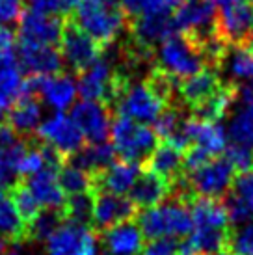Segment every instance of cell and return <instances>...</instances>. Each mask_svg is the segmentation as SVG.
I'll return each mask as SVG.
<instances>
[{
    "mask_svg": "<svg viewBox=\"0 0 253 255\" xmlns=\"http://www.w3.org/2000/svg\"><path fill=\"white\" fill-rule=\"evenodd\" d=\"M239 97L242 99V103L253 105V78L244 82L242 86H239Z\"/></svg>",
    "mask_w": 253,
    "mask_h": 255,
    "instance_id": "45",
    "label": "cell"
},
{
    "mask_svg": "<svg viewBox=\"0 0 253 255\" xmlns=\"http://www.w3.org/2000/svg\"><path fill=\"white\" fill-rule=\"evenodd\" d=\"M17 43V34L9 26H0V54L13 52V47Z\"/></svg>",
    "mask_w": 253,
    "mask_h": 255,
    "instance_id": "43",
    "label": "cell"
},
{
    "mask_svg": "<svg viewBox=\"0 0 253 255\" xmlns=\"http://www.w3.org/2000/svg\"><path fill=\"white\" fill-rule=\"evenodd\" d=\"M233 194L246 203L253 213V171L252 173H240L235 177L233 183Z\"/></svg>",
    "mask_w": 253,
    "mask_h": 255,
    "instance_id": "42",
    "label": "cell"
},
{
    "mask_svg": "<svg viewBox=\"0 0 253 255\" xmlns=\"http://www.w3.org/2000/svg\"><path fill=\"white\" fill-rule=\"evenodd\" d=\"M220 80L224 84L248 82L253 78V52L248 45H227L216 65Z\"/></svg>",
    "mask_w": 253,
    "mask_h": 255,
    "instance_id": "17",
    "label": "cell"
},
{
    "mask_svg": "<svg viewBox=\"0 0 253 255\" xmlns=\"http://www.w3.org/2000/svg\"><path fill=\"white\" fill-rule=\"evenodd\" d=\"M24 0H0V26H9L21 21Z\"/></svg>",
    "mask_w": 253,
    "mask_h": 255,
    "instance_id": "40",
    "label": "cell"
},
{
    "mask_svg": "<svg viewBox=\"0 0 253 255\" xmlns=\"http://www.w3.org/2000/svg\"><path fill=\"white\" fill-rule=\"evenodd\" d=\"M110 134L116 155L121 156V160L125 162H134L140 166L147 162V158L158 145V138L153 128L121 116L112 121Z\"/></svg>",
    "mask_w": 253,
    "mask_h": 255,
    "instance_id": "3",
    "label": "cell"
},
{
    "mask_svg": "<svg viewBox=\"0 0 253 255\" xmlns=\"http://www.w3.org/2000/svg\"><path fill=\"white\" fill-rule=\"evenodd\" d=\"M224 84L220 80L216 69L207 67L203 71H199L197 75L184 80H179V97L184 105H188L190 108L201 105L205 99H209L212 93L218 92V88Z\"/></svg>",
    "mask_w": 253,
    "mask_h": 255,
    "instance_id": "22",
    "label": "cell"
},
{
    "mask_svg": "<svg viewBox=\"0 0 253 255\" xmlns=\"http://www.w3.org/2000/svg\"><path fill=\"white\" fill-rule=\"evenodd\" d=\"M69 19L103 50L120 39L130 21L120 0H80Z\"/></svg>",
    "mask_w": 253,
    "mask_h": 255,
    "instance_id": "1",
    "label": "cell"
},
{
    "mask_svg": "<svg viewBox=\"0 0 253 255\" xmlns=\"http://www.w3.org/2000/svg\"><path fill=\"white\" fill-rule=\"evenodd\" d=\"M103 244L110 255H140L143 248V233L136 220H128L125 224L108 229L101 235Z\"/></svg>",
    "mask_w": 253,
    "mask_h": 255,
    "instance_id": "20",
    "label": "cell"
},
{
    "mask_svg": "<svg viewBox=\"0 0 253 255\" xmlns=\"http://www.w3.org/2000/svg\"><path fill=\"white\" fill-rule=\"evenodd\" d=\"M110 116L112 112L105 105L95 101H82L73 107L69 118L75 121L84 140L92 143H105L112 127Z\"/></svg>",
    "mask_w": 253,
    "mask_h": 255,
    "instance_id": "14",
    "label": "cell"
},
{
    "mask_svg": "<svg viewBox=\"0 0 253 255\" xmlns=\"http://www.w3.org/2000/svg\"><path fill=\"white\" fill-rule=\"evenodd\" d=\"M184 153L169 142H158L153 155L147 158V162L141 168L156 173L158 177L166 179L169 184L184 175Z\"/></svg>",
    "mask_w": 253,
    "mask_h": 255,
    "instance_id": "21",
    "label": "cell"
},
{
    "mask_svg": "<svg viewBox=\"0 0 253 255\" xmlns=\"http://www.w3.org/2000/svg\"><path fill=\"white\" fill-rule=\"evenodd\" d=\"M58 171L52 170H41L28 179H22L24 184L28 186L30 194L34 196L39 207L45 209H58L62 211L63 203H65V194L60 188L58 183Z\"/></svg>",
    "mask_w": 253,
    "mask_h": 255,
    "instance_id": "23",
    "label": "cell"
},
{
    "mask_svg": "<svg viewBox=\"0 0 253 255\" xmlns=\"http://www.w3.org/2000/svg\"><path fill=\"white\" fill-rule=\"evenodd\" d=\"M225 158L231 162L237 173H252L253 171V149L231 143L225 149Z\"/></svg>",
    "mask_w": 253,
    "mask_h": 255,
    "instance_id": "37",
    "label": "cell"
},
{
    "mask_svg": "<svg viewBox=\"0 0 253 255\" xmlns=\"http://www.w3.org/2000/svg\"><path fill=\"white\" fill-rule=\"evenodd\" d=\"M141 166L134 162H114L108 170L101 171L97 175H92V190L95 192H108L116 196L128 194L136 179L140 177Z\"/></svg>",
    "mask_w": 253,
    "mask_h": 255,
    "instance_id": "18",
    "label": "cell"
},
{
    "mask_svg": "<svg viewBox=\"0 0 253 255\" xmlns=\"http://www.w3.org/2000/svg\"><path fill=\"white\" fill-rule=\"evenodd\" d=\"M229 252L233 255H253V222L242 226L239 231L233 229Z\"/></svg>",
    "mask_w": 253,
    "mask_h": 255,
    "instance_id": "39",
    "label": "cell"
},
{
    "mask_svg": "<svg viewBox=\"0 0 253 255\" xmlns=\"http://www.w3.org/2000/svg\"><path fill=\"white\" fill-rule=\"evenodd\" d=\"M58 183L63 194L73 196V194H82V192L92 190V175H88L86 171L78 170L71 164H63L58 170Z\"/></svg>",
    "mask_w": 253,
    "mask_h": 255,
    "instance_id": "33",
    "label": "cell"
},
{
    "mask_svg": "<svg viewBox=\"0 0 253 255\" xmlns=\"http://www.w3.org/2000/svg\"><path fill=\"white\" fill-rule=\"evenodd\" d=\"M58 50L62 54L63 65H67L69 73H78V75L95 64L103 54V49L92 37L86 36L69 17H65V22H63V32Z\"/></svg>",
    "mask_w": 253,
    "mask_h": 255,
    "instance_id": "7",
    "label": "cell"
},
{
    "mask_svg": "<svg viewBox=\"0 0 253 255\" xmlns=\"http://www.w3.org/2000/svg\"><path fill=\"white\" fill-rule=\"evenodd\" d=\"M136 224L149 241L156 239H177L194 231V222L188 205L175 198H168L160 205L141 211L136 216Z\"/></svg>",
    "mask_w": 253,
    "mask_h": 255,
    "instance_id": "2",
    "label": "cell"
},
{
    "mask_svg": "<svg viewBox=\"0 0 253 255\" xmlns=\"http://www.w3.org/2000/svg\"><path fill=\"white\" fill-rule=\"evenodd\" d=\"M237 99H239V86L222 84L218 92L212 93L201 105L192 108V116L196 120L207 121V123H218L222 118L227 116Z\"/></svg>",
    "mask_w": 253,
    "mask_h": 255,
    "instance_id": "25",
    "label": "cell"
},
{
    "mask_svg": "<svg viewBox=\"0 0 253 255\" xmlns=\"http://www.w3.org/2000/svg\"><path fill=\"white\" fill-rule=\"evenodd\" d=\"M0 255H19V254H17V250L11 244H6V242L0 241Z\"/></svg>",
    "mask_w": 253,
    "mask_h": 255,
    "instance_id": "46",
    "label": "cell"
},
{
    "mask_svg": "<svg viewBox=\"0 0 253 255\" xmlns=\"http://www.w3.org/2000/svg\"><path fill=\"white\" fill-rule=\"evenodd\" d=\"M224 205H225V211H227V216H229V224L246 226V224H250V220L253 218L252 209L240 198H237L235 194H227L225 196Z\"/></svg>",
    "mask_w": 253,
    "mask_h": 255,
    "instance_id": "38",
    "label": "cell"
},
{
    "mask_svg": "<svg viewBox=\"0 0 253 255\" xmlns=\"http://www.w3.org/2000/svg\"><path fill=\"white\" fill-rule=\"evenodd\" d=\"M63 214L58 209L39 211V214L28 224V241H49L50 235L63 226Z\"/></svg>",
    "mask_w": 253,
    "mask_h": 255,
    "instance_id": "32",
    "label": "cell"
},
{
    "mask_svg": "<svg viewBox=\"0 0 253 255\" xmlns=\"http://www.w3.org/2000/svg\"><path fill=\"white\" fill-rule=\"evenodd\" d=\"M179 2H184V0H179Z\"/></svg>",
    "mask_w": 253,
    "mask_h": 255,
    "instance_id": "49",
    "label": "cell"
},
{
    "mask_svg": "<svg viewBox=\"0 0 253 255\" xmlns=\"http://www.w3.org/2000/svg\"><path fill=\"white\" fill-rule=\"evenodd\" d=\"M164 108L166 107L156 99L155 93L145 86V82H132L118 101L114 112H118L121 118H128L141 125H147L155 123Z\"/></svg>",
    "mask_w": 253,
    "mask_h": 255,
    "instance_id": "10",
    "label": "cell"
},
{
    "mask_svg": "<svg viewBox=\"0 0 253 255\" xmlns=\"http://www.w3.org/2000/svg\"><path fill=\"white\" fill-rule=\"evenodd\" d=\"M227 138H231V143L253 149V105L242 103L235 108L227 125Z\"/></svg>",
    "mask_w": 253,
    "mask_h": 255,
    "instance_id": "29",
    "label": "cell"
},
{
    "mask_svg": "<svg viewBox=\"0 0 253 255\" xmlns=\"http://www.w3.org/2000/svg\"><path fill=\"white\" fill-rule=\"evenodd\" d=\"M128 19H136L141 15L171 13V9L179 6V0H120Z\"/></svg>",
    "mask_w": 253,
    "mask_h": 255,
    "instance_id": "34",
    "label": "cell"
},
{
    "mask_svg": "<svg viewBox=\"0 0 253 255\" xmlns=\"http://www.w3.org/2000/svg\"><path fill=\"white\" fill-rule=\"evenodd\" d=\"M209 2H212L216 7H222V6H225V4H231L233 0H209Z\"/></svg>",
    "mask_w": 253,
    "mask_h": 255,
    "instance_id": "47",
    "label": "cell"
},
{
    "mask_svg": "<svg viewBox=\"0 0 253 255\" xmlns=\"http://www.w3.org/2000/svg\"><path fill=\"white\" fill-rule=\"evenodd\" d=\"M80 0H28L30 11L45 15H56V17H69Z\"/></svg>",
    "mask_w": 253,
    "mask_h": 255,
    "instance_id": "36",
    "label": "cell"
},
{
    "mask_svg": "<svg viewBox=\"0 0 253 255\" xmlns=\"http://www.w3.org/2000/svg\"><path fill=\"white\" fill-rule=\"evenodd\" d=\"M17 142H19V138H17L13 130L7 127L6 123H0V151L11 147Z\"/></svg>",
    "mask_w": 253,
    "mask_h": 255,
    "instance_id": "44",
    "label": "cell"
},
{
    "mask_svg": "<svg viewBox=\"0 0 253 255\" xmlns=\"http://www.w3.org/2000/svg\"><path fill=\"white\" fill-rule=\"evenodd\" d=\"M156 65L175 78H190L207 69V62L199 47L179 32L158 45Z\"/></svg>",
    "mask_w": 253,
    "mask_h": 255,
    "instance_id": "4",
    "label": "cell"
},
{
    "mask_svg": "<svg viewBox=\"0 0 253 255\" xmlns=\"http://www.w3.org/2000/svg\"><path fill=\"white\" fill-rule=\"evenodd\" d=\"M169 198V183L166 179L158 177L156 173L141 168L140 177L136 179L132 188L128 192V199L138 211H147L151 207L160 205L162 201Z\"/></svg>",
    "mask_w": 253,
    "mask_h": 255,
    "instance_id": "19",
    "label": "cell"
},
{
    "mask_svg": "<svg viewBox=\"0 0 253 255\" xmlns=\"http://www.w3.org/2000/svg\"><path fill=\"white\" fill-rule=\"evenodd\" d=\"M140 255H179L177 239H156L143 244Z\"/></svg>",
    "mask_w": 253,
    "mask_h": 255,
    "instance_id": "41",
    "label": "cell"
},
{
    "mask_svg": "<svg viewBox=\"0 0 253 255\" xmlns=\"http://www.w3.org/2000/svg\"><path fill=\"white\" fill-rule=\"evenodd\" d=\"M63 220L67 224H77L92 229L93 220V192H82V194H73L65 198L62 209Z\"/></svg>",
    "mask_w": 253,
    "mask_h": 255,
    "instance_id": "30",
    "label": "cell"
},
{
    "mask_svg": "<svg viewBox=\"0 0 253 255\" xmlns=\"http://www.w3.org/2000/svg\"><path fill=\"white\" fill-rule=\"evenodd\" d=\"M214 255H233L231 252H220V254H214Z\"/></svg>",
    "mask_w": 253,
    "mask_h": 255,
    "instance_id": "48",
    "label": "cell"
},
{
    "mask_svg": "<svg viewBox=\"0 0 253 255\" xmlns=\"http://www.w3.org/2000/svg\"><path fill=\"white\" fill-rule=\"evenodd\" d=\"M7 127L13 130L17 136H28L37 132V127L41 125V105L37 99H22L13 103L6 116Z\"/></svg>",
    "mask_w": 253,
    "mask_h": 255,
    "instance_id": "27",
    "label": "cell"
},
{
    "mask_svg": "<svg viewBox=\"0 0 253 255\" xmlns=\"http://www.w3.org/2000/svg\"><path fill=\"white\" fill-rule=\"evenodd\" d=\"M19 67L28 77H52L63 67V60L58 47L45 45H21L19 43Z\"/></svg>",
    "mask_w": 253,
    "mask_h": 255,
    "instance_id": "16",
    "label": "cell"
},
{
    "mask_svg": "<svg viewBox=\"0 0 253 255\" xmlns=\"http://www.w3.org/2000/svg\"><path fill=\"white\" fill-rule=\"evenodd\" d=\"M194 198L224 199L233 188L237 171L225 156H216L197 170L184 173Z\"/></svg>",
    "mask_w": 253,
    "mask_h": 255,
    "instance_id": "5",
    "label": "cell"
},
{
    "mask_svg": "<svg viewBox=\"0 0 253 255\" xmlns=\"http://www.w3.org/2000/svg\"><path fill=\"white\" fill-rule=\"evenodd\" d=\"M218 34L229 45H244L253 36V4L233 0L218 7Z\"/></svg>",
    "mask_w": 253,
    "mask_h": 255,
    "instance_id": "12",
    "label": "cell"
},
{
    "mask_svg": "<svg viewBox=\"0 0 253 255\" xmlns=\"http://www.w3.org/2000/svg\"><path fill=\"white\" fill-rule=\"evenodd\" d=\"M116 162V151L110 143H90L71 155L65 164H71L78 170L86 171L88 175H97L101 171L108 170Z\"/></svg>",
    "mask_w": 253,
    "mask_h": 255,
    "instance_id": "24",
    "label": "cell"
},
{
    "mask_svg": "<svg viewBox=\"0 0 253 255\" xmlns=\"http://www.w3.org/2000/svg\"><path fill=\"white\" fill-rule=\"evenodd\" d=\"M175 24L194 43H203L218 34V9L209 0H184L175 9Z\"/></svg>",
    "mask_w": 253,
    "mask_h": 255,
    "instance_id": "6",
    "label": "cell"
},
{
    "mask_svg": "<svg viewBox=\"0 0 253 255\" xmlns=\"http://www.w3.org/2000/svg\"><path fill=\"white\" fill-rule=\"evenodd\" d=\"M93 192V220L92 231L103 235L112 227L125 224L128 220H136L138 209L125 196H116L108 192Z\"/></svg>",
    "mask_w": 253,
    "mask_h": 255,
    "instance_id": "9",
    "label": "cell"
},
{
    "mask_svg": "<svg viewBox=\"0 0 253 255\" xmlns=\"http://www.w3.org/2000/svg\"><path fill=\"white\" fill-rule=\"evenodd\" d=\"M188 207L194 229H233L222 199L196 198Z\"/></svg>",
    "mask_w": 253,
    "mask_h": 255,
    "instance_id": "26",
    "label": "cell"
},
{
    "mask_svg": "<svg viewBox=\"0 0 253 255\" xmlns=\"http://www.w3.org/2000/svg\"><path fill=\"white\" fill-rule=\"evenodd\" d=\"M49 255H97V235L90 227L63 222L47 241Z\"/></svg>",
    "mask_w": 253,
    "mask_h": 255,
    "instance_id": "13",
    "label": "cell"
},
{
    "mask_svg": "<svg viewBox=\"0 0 253 255\" xmlns=\"http://www.w3.org/2000/svg\"><path fill=\"white\" fill-rule=\"evenodd\" d=\"M63 17L56 15L24 11L19 21V34L17 43L21 45H45V47H58L63 32Z\"/></svg>",
    "mask_w": 253,
    "mask_h": 255,
    "instance_id": "11",
    "label": "cell"
},
{
    "mask_svg": "<svg viewBox=\"0 0 253 255\" xmlns=\"http://www.w3.org/2000/svg\"><path fill=\"white\" fill-rule=\"evenodd\" d=\"M21 84L22 75L15 54L13 52L0 54V93H4L6 97H9L15 103L19 97Z\"/></svg>",
    "mask_w": 253,
    "mask_h": 255,
    "instance_id": "31",
    "label": "cell"
},
{
    "mask_svg": "<svg viewBox=\"0 0 253 255\" xmlns=\"http://www.w3.org/2000/svg\"><path fill=\"white\" fill-rule=\"evenodd\" d=\"M0 241L11 246L28 241V224L21 218L9 196L0 198Z\"/></svg>",
    "mask_w": 253,
    "mask_h": 255,
    "instance_id": "28",
    "label": "cell"
},
{
    "mask_svg": "<svg viewBox=\"0 0 253 255\" xmlns=\"http://www.w3.org/2000/svg\"><path fill=\"white\" fill-rule=\"evenodd\" d=\"M37 138L41 142L49 143L56 149L58 153L67 160L71 155H75L77 151L84 147V136L75 125V121L63 112L52 114L50 118L41 121V125L37 127Z\"/></svg>",
    "mask_w": 253,
    "mask_h": 255,
    "instance_id": "8",
    "label": "cell"
},
{
    "mask_svg": "<svg viewBox=\"0 0 253 255\" xmlns=\"http://www.w3.org/2000/svg\"><path fill=\"white\" fill-rule=\"evenodd\" d=\"M7 196L11 198L13 205L17 207V211L21 214V218L24 220L26 224H30V222L39 214V205H37V201L34 199V196L30 194L28 186L24 184L22 179L9 190Z\"/></svg>",
    "mask_w": 253,
    "mask_h": 255,
    "instance_id": "35",
    "label": "cell"
},
{
    "mask_svg": "<svg viewBox=\"0 0 253 255\" xmlns=\"http://www.w3.org/2000/svg\"><path fill=\"white\" fill-rule=\"evenodd\" d=\"M177 32L179 30L171 13L141 15L128 21V36L138 45L151 50H155L156 45H160Z\"/></svg>",
    "mask_w": 253,
    "mask_h": 255,
    "instance_id": "15",
    "label": "cell"
}]
</instances>
